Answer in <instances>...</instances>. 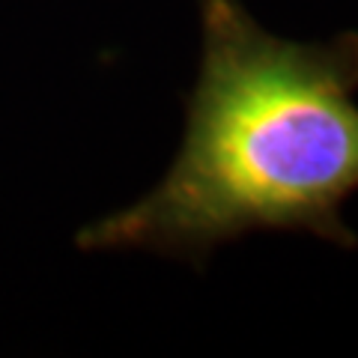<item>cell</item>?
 <instances>
[{"mask_svg": "<svg viewBox=\"0 0 358 358\" xmlns=\"http://www.w3.org/2000/svg\"><path fill=\"white\" fill-rule=\"evenodd\" d=\"M203 57L185 138L150 200L102 242L209 254L254 233H310L358 251V30L299 42L242 0H200Z\"/></svg>", "mask_w": 358, "mask_h": 358, "instance_id": "6da1fadb", "label": "cell"}]
</instances>
